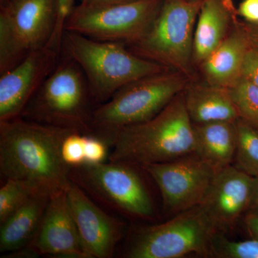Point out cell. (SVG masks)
Instances as JSON below:
<instances>
[{
	"mask_svg": "<svg viewBox=\"0 0 258 258\" xmlns=\"http://www.w3.org/2000/svg\"><path fill=\"white\" fill-rule=\"evenodd\" d=\"M250 46L239 20L225 40L199 66V76L210 84L230 88L242 77L244 57Z\"/></svg>",
	"mask_w": 258,
	"mask_h": 258,
	"instance_id": "obj_16",
	"label": "cell"
},
{
	"mask_svg": "<svg viewBox=\"0 0 258 258\" xmlns=\"http://www.w3.org/2000/svg\"><path fill=\"white\" fill-rule=\"evenodd\" d=\"M229 90L238 118L258 129L257 86L242 77Z\"/></svg>",
	"mask_w": 258,
	"mask_h": 258,
	"instance_id": "obj_23",
	"label": "cell"
},
{
	"mask_svg": "<svg viewBox=\"0 0 258 258\" xmlns=\"http://www.w3.org/2000/svg\"><path fill=\"white\" fill-rule=\"evenodd\" d=\"M242 26L247 33L249 42L252 46L258 47V24L242 22Z\"/></svg>",
	"mask_w": 258,
	"mask_h": 258,
	"instance_id": "obj_31",
	"label": "cell"
},
{
	"mask_svg": "<svg viewBox=\"0 0 258 258\" xmlns=\"http://www.w3.org/2000/svg\"><path fill=\"white\" fill-rule=\"evenodd\" d=\"M242 77L258 87V47H249L242 66Z\"/></svg>",
	"mask_w": 258,
	"mask_h": 258,
	"instance_id": "obj_28",
	"label": "cell"
},
{
	"mask_svg": "<svg viewBox=\"0 0 258 258\" xmlns=\"http://www.w3.org/2000/svg\"><path fill=\"white\" fill-rule=\"evenodd\" d=\"M218 232L203 207H196L164 223L139 229L123 256L178 258L191 253L208 255L212 238Z\"/></svg>",
	"mask_w": 258,
	"mask_h": 258,
	"instance_id": "obj_8",
	"label": "cell"
},
{
	"mask_svg": "<svg viewBox=\"0 0 258 258\" xmlns=\"http://www.w3.org/2000/svg\"><path fill=\"white\" fill-rule=\"evenodd\" d=\"M61 52L48 45L32 51L0 77V121L20 116L49 75L55 69Z\"/></svg>",
	"mask_w": 258,
	"mask_h": 258,
	"instance_id": "obj_12",
	"label": "cell"
},
{
	"mask_svg": "<svg viewBox=\"0 0 258 258\" xmlns=\"http://www.w3.org/2000/svg\"><path fill=\"white\" fill-rule=\"evenodd\" d=\"M28 246L39 256L90 258L70 210L66 190L51 195L36 235Z\"/></svg>",
	"mask_w": 258,
	"mask_h": 258,
	"instance_id": "obj_14",
	"label": "cell"
},
{
	"mask_svg": "<svg viewBox=\"0 0 258 258\" xmlns=\"http://www.w3.org/2000/svg\"><path fill=\"white\" fill-rule=\"evenodd\" d=\"M237 13L247 23L258 24V0H243L237 8Z\"/></svg>",
	"mask_w": 258,
	"mask_h": 258,
	"instance_id": "obj_29",
	"label": "cell"
},
{
	"mask_svg": "<svg viewBox=\"0 0 258 258\" xmlns=\"http://www.w3.org/2000/svg\"><path fill=\"white\" fill-rule=\"evenodd\" d=\"M132 164L111 161L71 167L70 179L108 208L139 218H152L154 205Z\"/></svg>",
	"mask_w": 258,
	"mask_h": 258,
	"instance_id": "obj_9",
	"label": "cell"
},
{
	"mask_svg": "<svg viewBox=\"0 0 258 258\" xmlns=\"http://www.w3.org/2000/svg\"><path fill=\"white\" fill-rule=\"evenodd\" d=\"M254 177L230 165L217 171L203 205L217 230L231 228L248 212L253 194Z\"/></svg>",
	"mask_w": 258,
	"mask_h": 258,
	"instance_id": "obj_15",
	"label": "cell"
},
{
	"mask_svg": "<svg viewBox=\"0 0 258 258\" xmlns=\"http://www.w3.org/2000/svg\"><path fill=\"white\" fill-rule=\"evenodd\" d=\"M52 194L40 191L20 207L0 227V252L9 253L27 247L36 235Z\"/></svg>",
	"mask_w": 258,
	"mask_h": 258,
	"instance_id": "obj_19",
	"label": "cell"
},
{
	"mask_svg": "<svg viewBox=\"0 0 258 258\" xmlns=\"http://www.w3.org/2000/svg\"><path fill=\"white\" fill-rule=\"evenodd\" d=\"M191 154L142 166L157 184L168 213L179 214L201 206L216 175L211 166Z\"/></svg>",
	"mask_w": 258,
	"mask_h": 258,
	"instance_id": "obj_11",
	"label": "cell"
},
{
	"mask_svg": "<svg viewBox=\"0 0 258 258\" xmlns=\"http://www.w3.org/2000/svg\"><path fill=\"white\" fill-rule=\"evenodd\" d=\"M62 53L55 69L37 90L20 116L90 134L94 110L91 109V102L94 100L82 69L71 57Z\"/></svg>",
	"mask_w": 258,
	"mask_h": 258,
	"instance_id": "obj_5",
	"label": "cell"
},
{
	"mask_svg": "<svg viewBox=\"0 0 258 258\" xmlns=\"http://www.w3.org/2000/svg\"><path fill=\"white\" fill-rule=\"evenodd\" d=\"M77 131L27 120L19 116L0 121V172L5 179L28 181L51 194L71 184V167L61 147Z\"/></svg>",
	"mask_w": 258,
	"mask_h": 258,
	"instance_id": "obj_1",
	"label": "cell"
},
{
	"mask_svg": "<svg viewBox=\"0 0 258 258\" xmlns=\"http://www.w3.org/2000/svg\"><path fill=\"white\" fill-rule=\"evenodd\" d=\"M244 224L249 235L258 239V212L248 211L244 218Z\"/></svg>",
	"mask_w": 258,
	"mask_h": 258,
	"instance_id": "obj_30",
	"label": "cell"
},
{
	"mask_svg": "<svg viewBox=\"0 0 258 258\" xmlns=\"http://www.w3.org/2000/svg\"><path fill=\"white\" fill-rule=\"evenodd\" d=\"M163 0H137L125 4L75 6L64 31L76 32L99 41L126 46L140 40L152 26Z\"/></svg>",
	"mask_w": 258,
	"mask_h": 258,
	"instance_id": "obj_10",
	"label": "cell"
},
{
	"mask_svg": "<svg viewBox=\"0 0 258 258\" xmlns=\"http://www.w3.org/2000/svg\"><path fill=\"white\" fill-rule=\"evenodd\" d=\"M76 1V0H57V13L55 27L50 41L47 45L53 47L60 52L62 47L64 25L75 8Z\"/></svg>",
	"mask_w": 258,
	"mask_h": 258,
	"instance_id": "obj_27",
	"label": "cell"
},
{
	"mask_svg": "<svg viewBox=\"0 0 258 258\" xmlns=\"http://www.w3.org/2000/svg\"><path fill=\"white\" fill-rule=\"evenodd\" d=\"M210 254L222 258H258V239L232 241L218 232L212 238Z\"/></svg>",
	"mask_w": 258,
	"mask_h": 258,
	"instance_id": "obj_24",
	"label": "cell"
},
{
	"mask_svg": "<svg viewBox=\"0 0 258 258\" xmlns=\"http://www.w3.org/2000/svg\"><path fill=\"white\" fill-rule=\"evenodd\" d=\"M108 143L111 149L108 160L141 166L194 154L195 132L184 91L152 119L115 132Z\"/></svg>",
	"mask_w": 258,
	"mask_h": 258,
	"instance_id": "obj_2",
	"label": "cell"
},
{
	"mask_svg": "<svg viewBox=\"0 0 258 258\" xmlns=\"http://www.w3.org/2000/svg\"><path fill=\"white\" fill-rule=\"evenodd\" d=\"M236 120L193 123L195 141L194 154L216 172L232 165L235 159L237 145Z\"/></svg>",
	"mask_w": 258,
	"mask_h": 258,
	"instance_id": "obj_20",
	"label": "cell"
},
{
	"mask_svg": "<svg viewBox=\"0 0 258 258\" xmlns=\"http://www.w3.org/2000/svg\"><path fill=\"white\" fill-rule=\"evenodd\" d=\"M57 13V0H0V74L46 46Z\"/></svg>",
	"mask_w": 258,
	"mask_h": 258,
	"instance_id": "obj_7",
	"label": "cell"
},
{
	"mask_svg": "<svg viewBox=\"0 0 258 258\" xmlns=\"http://www.w3.org/2000/svg\"><path fill=\"white\" fill-rule=\"evenodd\" d=\"M66 193L70 210L89 257H113L123 235V224L101 210L73 181Z\"/></svg>",
	"mask_w": 258,
	"mask_h": 258,
	"instance_id": "obj_13",
	"label": "cell"
},
{
	"mask_svg": "<svg viewBox=\"0 0 258 258\" xmlns=\"http://www.w3.org/2000/svg\"><path fill=\"white\" fill-rule=\"evenodd\" d=\"M235 166L248 175L258 176V129L237 118Z\"/></svg>",
	"mask_w": 258,
	"mask_h": 258,
	"instance_id": "obj_21",
	"label": "cell"
},
{
	"mask_svg": "<svg viewBox=\"0 0 258 258\" xmlns=\"http://www.w3.org/2000/svg\"><path fill=\"white\" fill-rule=\"evenodd\" d=\"M111 147L104 139L86 134L84 164H100L109 159Z\"/></svg>",
	"mask_w": 258,
	"mask_h": 258,
	"instance_id": "obj_26",
	"label": "cell"
},
{
	"mask_svg": "<svg viewBox=\"0 0 258 258\" xmlns=\"http://www.w3.org/2000/svg\"><path fill=\"white\" fill-rule=\"evenodd\" d=\"M137 0H81V5L90 7H101L107 5L125 4Z\"/></svg>",
	"mask_w": 258,
	"mask_h": 258,
	"instance_id": "obj_32",
	"label": "cell"
},
{
	"mask_svg": "<svg viewBox=\"0 0 258 258\" xmlns=\"http://www.w3.org/2000/svg\"><path fill=\"white\" fill-rule=\"evenodd\" d=\"M40 191H45L28 181L6 179L0 189V224Z\"/></svg>",
	"mask_w": 258,
	"mask_h": 258,
	"instance_id": "obj_22",
	"label": "cell"
},
{
	"mask_svg": "<svg viewBox=\"0 0 258 258\" xmlns=\"http://www.w3.org/2000/svg\"><path fill=\"white\" fill-rule=\"evenodd\" d=\"M238 20L232 0H204L194 37L193 61L197 70L228 36Z\"/></svg>",
	"mask_w": 258,
	"mask_h": 258,
	"instance_id": "obj_17",
	"label": "cell"
},
{
	"mask_svg": "<svg viewBox=\"0 0 258 258\" xmlns=\"http://www.w3.org/2000/svg\"><path fill=\"white\" fill-rule=\"evenodd\" d=\"M249 211L258 212V176L254 177L253 194Z\"/></svg>",
	"mask_w": 258,
	"mask_h": 258,
	"instance_id": "obj_33",
	"label": "cell"
},
{
	"mask_svg": "<svg viewBox=\"0 0 258 258\" xmlns=\"http://www.w3.org/2000/svg\"><path fill=\"white\" fill-rule=\"evenodd\" d=\"M61 51L79 64L100 104L128 83L169 70L136 55L122 42L99 41L74 32H64Z\"/></svg>",
	"mask_w": 258,
	"mask_h": 258,
	"instance_id": "obj_3",
	"label": "cell"
},
{
	"mask_svg": "<svg viewBox=\"0 0 258 258\" xmlns=\"http://www.w3.org/2000/svg\"><path fill=\"white\" fill-rule=\"evenodd\" d=\"M184 96L188 114L195 124L238 118L229 88L210 84L199 75L190 80Z\"/></svg>",
	"mask_w": 258,
	"mask_h": 258,
	"instance_id": "obj_18",
	"label": "cell"
},
{
	"mask_svg": "<svg viewBox=\"0 0 258 258\" xmlns=\"http://www.w3.org/2000/svg\"><path fill=\"white\" fill-rule=\"evenodd\" d=\"M204 0H163L152 26L129 50L185 75L198 76L193 61L194 37Z\"/></svg>",
	"mask_w": 258,
	"mask_h": 258,
	"instance_id": "obj_6",
	"label": "cell"
},
{
	"mask_svg": "<svg viewBox=\"0 0 258 258\" xmlns=\"http://www.w3.org/2000/svg\"><path fill=\"white\" fill-rule=\"evenodd\" d=\"M191 79L168 70L128 83L93 110L90 134L108 143L110 137L120 129L156 116L184 91Z\"/></svg>",
	"mask_w": 258,
	"mask_h": 258,
	"instance_id": "obj_4",
	"label": "cell"
},
{
	"mask_svg": "<svg viewBox=\"0 0 258 258\" xmlns=\"http://www.w3.org/2000/svg\"><path fill=\"white\" fill-rule=\"evenodd\" d=\"M86 137V134L73 132L64 139L61 154L64 162L70 167L84 164Z\"/></svg>",
	"mask_w": 258,
	"mask_h": 258,
	"instance_id": "obj_25",
	"label": "cell"
}]
</instances>
